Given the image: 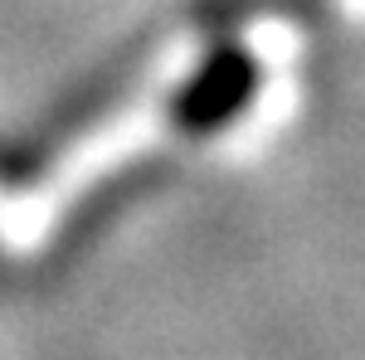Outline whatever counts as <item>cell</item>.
I'll list each match as a JSON object with an SVG mask.
<instances>
[{
  "mask_svg": "<svg viewBox=\"0 0 365 360\" xmlns=\"http://www.w3.org/2000/svg\"><path fill=\"white\" fill-rule=\"evenodd\" d=\"M258 58L234 44L220 39L210 54L195 63V73L175 88L170 98V122L185 132V137H215L225 132L234 117H244L249 103L258 98Z\"/></svg>",
  "mask_w": 365,
  "mask_h": 360,
  "instance_id": "1",
  "label": "cell"
}]
</instances>
